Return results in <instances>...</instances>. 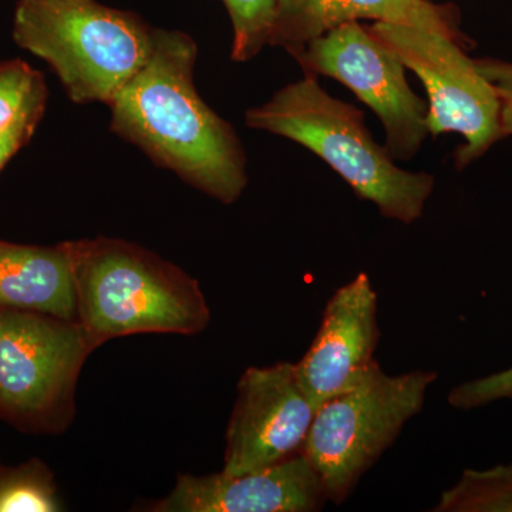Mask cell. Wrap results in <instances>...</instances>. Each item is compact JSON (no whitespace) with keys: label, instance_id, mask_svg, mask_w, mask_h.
<instances>
[{"label":"cell","instance_id":"cell-1","mask_svg":"<svg viewBox=\"0 0 512 512\" xmlns=\"http://www.w3.org/2000/svg\"><path fill=\"white\" fill-rule=\"evenodd\" d=\"M197 55L187 33L156 29L150 59L107 104L110 127L185 183L232 204L248 185L247 156L234 127L197 92Z\"/></svg>","mask_w":512,"mask_h":512},{"label":"cell","instance_id":"cell-2","mask_svg":"<svg viewBox=\"0 0 512 512\" xmlns=\"http://www.w3.org/2000/svg\"><path fill=\"white\" fill-rule=\"evenodd\" d=\"M245 123L308 148L386 220L419 221L436 187L434 175L397 167L389 151L373 140L362 111L330 96L313 74L249 109Z\"/></svg>","mask_w":512,"mask_h":512},{"label":"cell","instance_id":"cell-3","mask_svg":"<svg viewBox=\"0 0 512 512\" xmlns=\"http://www.w3.org/2000/svg\"><path fill=\"white\" fill-rule=\"evenodd\" d=\"M77 322L96 348L138 333L197 335L211 312L192 276L121 239L70 241Z\"/></svg>","mask_w":512,"mask_h":512},{"label":"cell","instance_id":"cell-4","mask_svg":"<svg viewBox=\"0 0 512 512\" xmlns=\"http://www.w3.org/2000/svg\"><path fill=\"white\" fill-rule=\"evenodd\" d=\"M154 32L97 0H19L16 45L49 64L76 104H109L150 59Z\"/></svg>","mask_w":512,"mask_h":512},{"label":"cell","instance_id":"cell-5","mask_svg":"<svg viewBox=\"0 0 512 512\" xmlns=\"http://www.w3.org/2000/svg\"><path fill=\"white\" fill-rule=\"evenodd\" d=\"M434 370L389 376L377 366L365 382L316 410L302 454L319 474L330 503L352 495L407 423L423 410Z\"/></svg>","mask_w":512,"mask_h":512},{"label":"cell","instance_id":"cell-6","mask_svg":"<svg viewBox=\"0 0 512 512\" xmlns=\"http://www.w3.org/2000/svg\"><path fill=\"white\" fill-rule=\"evenodd\" d=\"M94 349L77 320L0 311V419L40 433L67 427L80 370Z\"/></svg>","mask_w":512,"mask_h":512},{"label":"cell","instance_id":"cell-7","mask_svg":"<svg viewBox=\"0 0 512 512\" xmlns=\"http://www.w3.org/2000/svg\"><path fill=\"white\" fill-rule=\"evenodd\" d=\"M369 29L424 84L430 136L458 133L466 140L454 154L458 170L504 138L500 93L480 72L476 60L467 56L466 46L413 26L375 22Z\"/></svg>","mask_w":512,"mask_h":512},{"label":"cell","instance_id":"cell-8","mask_svg":"<svg viewBox=\"0 0 512 512\" xmlns=\"http://www.w3.org/2000/svg\"><path fill=\"white\" fill-rule=\"evenodd\" d=\"M295 60L303 73L338 80L375 111L384 128V148L394 160L419 154L430 136L429 103L413 92L406 66L369 26L357 20L343 23L309 42Z\"/></svg>","mask_w":512,"mask_h":512},{"label":"cell","instance_id":"cell-9","mask_svg":"<svg viewBox=\"0 0 512 512\" xmlns=\"http://www.w3.org/2000/svg\"><path fill=\"white\" fill-rule=\"evenodd\" d=\"M315 413L293 363L249 367L238 382L222 471L255 473L302 453Z\"/></svg>","mask_w":512,"mask_h":512},{"label":"cell","instance_id":"cell-10","mask_svg":"<svg viewBox=\"0 0 512 512\" xmlns=\"http://www.w3.org/2000/svg\"><path fill=\"white\" fill-rule=\"evenodd\" d=\"M379 299L366 272L330 296L311 348L295 373L313 409L355 389L379 366Z\"/></svg>","mask_w":512,"mask_h":512},{"label":"cell","instance_id":"cell-11","mask_svg":"<svg viewBox=\"0 0 512 512\" xmlns=\"http://www.w3.org/2000/svg\"><path fill=\"white\" fill-rule=\"evenodd\" d=\"M328 503L325 485L302 453L255 473L178 476L157 512H316Z\"/></svg>","mask_w":512,"mask_h":512},{"label":"cell","instance_id":"cell-12","mask_svg":"<svg viewBox=\"0 0 512 512\" xmlns=\"http://www.w3.org/2000/svg\"><path fill=\"white\" fill-rule=\"evenodd\" d=\"M360 19L430 30L467 47L457 9L430 0H279L269 46L295 59L316 37Z\"/></svg>","mask_w":512,"mask_h":512},{"label":"cell","instance_id":"cell-13","mask_svg":"<svg viewBox=\"0 0 512 512\" xmlns=\"http://www.w3.org/2000/svg\"><path fill=\"white\" fill-rule=\"evenodd\" d=\"M77 320L70 242L37 247L0 239V311Z\"/></svg>","mask_w":512,"mask_h":512},{"label":"cell","instance_id":"cell-14","mask_svg":"<svg viewBox=\"0 0 512 512\" xmlns=\"http://www.w3.org/2000/svg\"><path fill=\"white\" fill-rule=\"evenodd\" d=\"M434 512H512V463L466 470L441 494Z\"/></svg>","mask_w":512,"mask_h":512},{"label":"cell","instance_id":"cell-15","mask_svg":"<svg viewBox=\"0 0 512 512\" xmlns=\"http://www.w3.org/2000/svg\"><path fill=\"white\" fill-rule=\"evenodd\" d=\"M47 96L39 70L20 59L0 62V131L28 117H43Z\"/></svg>","mask_w":512,"mask_h":512},{"label":"cell","instance_id":"cell-16","mask_svg":"<svg viewBox=\"0 0 512 512\" xmlns=\"http://www.w3.org/2000/svg\"><path fill=\"white\" fill-rule=\"evenodd\" d=\"M62 511L55 481L42 461L0 467V512Z\"/></svg>","mask_w":512,"mask_h":512},{"label":"cell","instance_id":"cell-17","mask_svg":"<svg viewBox=\"0 0 512 512\" xmlns=\"http://www.w3.org/2000/svg\"><path fill=\"white\" fill-rule=\"evenodd\" d=\"M234 28L231 59L249 62L271 42L279 0H222Z\"/></svg>","mask_w":512,"mask_h":512},{"label":"cell","instance_id":"cell-18","mask_svg":"<svg viewBox=\"0 0 512 512\" xmlns=\"http://www.w3.org/2000/svg\"><path fill=\"white\" fill-rule=\"evenodd\" d=\"M512 399V367L481 379L461 383L448 394V404L458 410H473L498 400Z\"/></svg>","mask_w":512,"mask_h":512},{"label":"cell","instance_id":"cell-19","mask_svg":"<svg viewBox=\"0 0 512 512\" xmlns=\"http://www.w3.org/2000/svg\"><path fill=\"white\" fill-rule=\"evenodd\" d=\"M42 119L43 117H28L0 131V171L32 140Z\"/></svg>","mask_w":512,"mask_h":512},{"label":"cell","instance_id":"cell-20","mask_svg":"<svg viewBox=\"0 0 512 512\" xmlns=\"http://www.w3.org/2000/svg\"><path fill=\"white\" fill-rule=\"evenodd\" d=\"M478 69L498 90L512 92V63L495 59L476 60Z\"/></svg>","mask_w":512,"mask_h":512},{"label":"cell","instance_id":"cell-21","mask_svg":"<svg viewBox=\"0 0 512 512\" xmlns=\"http://www.w3.org/2000/svg\"><path fill=\"white\" fill-rule=\"evenodd\" d=\"M498 93H500L501 99V130H503V137L512 136V92L498 90Z\"/></svg>","mask_w":512,"mask_h":512}]
</instances>
